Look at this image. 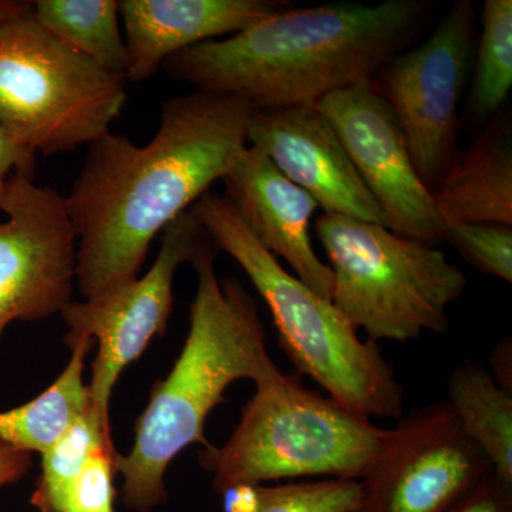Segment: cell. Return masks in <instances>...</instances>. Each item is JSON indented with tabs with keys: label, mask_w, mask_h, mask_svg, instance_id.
I'll use <instances>...</instances> for the list:
<instances>
[{
	"label": "cell",
	"mask_w": 512,
	"mask_h": 512,
	"mask_svg": "<svg viewBox=\"0 0 512 512\" xmlns=\"http://www.w3.org/2000/svg\"><path fill=\"white\" fill-rule=\"evenodd\" d=\"M247 137L248 146L261 150L326 214L384 225L379 205L318 106L252 110Z\"/></svg>",
	"instance_id": "cell-13"
},
{
	"label": "cell",
	"mask_w": 512,
	"mask_h": 512,
	"mask_svg": "<svg viewBox=\"0 0 512 512\" xmlns=\"http://www.w3.org/2000/svg\"><path fill=\"white\" fill-rule=\"evenodd\" d=\"M477 39L476 6L457 0L423 43L392 57L373 79L431 192L460 151L458 109L470 86Z\"/></svg>",
	"instance_id": "cell-8"
},
{
	"label": "cell",
	"mask_w": 512,
	"mask_h": 512,
	"mask_svg": "<svg viewBox=\"0 0 512 512\" xmlns=\"http://www.w3.org/2000/svg\"><path fill=\"white\" fill-rule=\"evenodd\" d=\"M192 210L215 247L238 262L271 309L279 343L299 375L366 419H402L404 387L377 343L360 339L332 301L289 274L252 237L224 195L205 192Z\"/></svg>",
	"instance_id": "cell-4"
},
{
	"label": "cell",
	"mask_w": 512,
	"mask_h": 512,
	"mask_svg": "<svg viewBox=\"0 0 512 512\" xmlns=\"http://www.w3.org/2000/svg\"><path fill=\"white\" fill-rule=\"evenodd\" d=\"M315 229L333 275L332 303L369 340L406 343L448 332L447 308L463 295L467 276L441 249L326 212Z\"/></svg>",
	"instance_id": "cell-6"
},
{
	"label": "cell",
	"mask_w": 512,
	"mask_h": 512,
	"mask_svg": "<svg viewBox=\"0 0 512 512\" xmlns=\"http://www.w3.org/2000/svg\"><path fill=\"white\" fill-rule=\"evenodd\" d=\"M316 106L379 205L384 227L434 247L444 241L446 225L433 192L421 181L403 128L373 79L329 94Z\"/></svg>",
	"instance_id": "cell-12"
},
{
	"label": "cell",
	"mask_w": 512,
	"mask_h": 512,
	"mask_svg": "<svg viewBox=\"0 0 512 512\" xmlns=\"http://www.w3.org/2000/svg\"><path fill=\"white\" fill-rule=\"evenodd\" d=\"M116 447L101 446L74 478L56 512H116Z\"/></svg>",
	"instance_id": "cell-24"
},
{
	"label": "cell",
	"mask_w": 512,
	"mask_h": 512,
	"mask_svg": "<svg viewBox=\"0 0 512 512\" xmlns=\"http://www.w3.org/2000/svg\"><path fill=\"white\" fill-rule=\"evenodd\" d=\"M467 111L480 123L504 106L512 87V2L485 0L481 13Z\"/></svg>",
	"instance_id": "cell-20"
},
{
	"label": "cell",
	"mask_w": 512,
	"mask_h": 512,
	"mask_svg": "<svg viewBox=\"0 0 512 512\" xmlns=\"http://www.w3.org/2000/svg\"><path fill=\"white\" fill-rule=\"evenodd\" d=\"M35 171L36 156L0 128V202L5 194L6 184L13 174L35 178Z\"/></svg>",
	"instance_id": "cell-26"
},
{
	"label": "cell",
	"mask_w": 512,
	"mask_h": 512,
	"mask_svg": "<svg viewBox=\"0 0 512 512\" xmlns=\"http://www.w3.org/2000/svg\"><path fill=\"white\" fill-rule=\"evenodd\" d=\"M224 497V512H353L362 508V483L330 478L309 483L242 485Z\"/></svg>",
	"instance_id": "cell-21"
},
{
	"label": "cell",
	"mask_w": 512,
	"mask_h": 512,
	"mask_svg": "<svg viewBox=\"0 0 512 512\" xmlns=\"http://www.w3.org/2000/svg\"><path fill=\"white\" fill-rule=\"evenodd\" d=\"M447 394L461 429L487 456L494 476L512 487V393L466 360L448 377Z\"/></svg>",
	"instance_id": "cell-18"
},
{
	"label": "cell",
	"mask_w": 512,
	"mask_h": 512,
	"mask_svg": "<svg viewBox=\"0 0 512 512\" xmlns=\"http://www.w3.org/2000/svg\"><path fill=\"white\" fill-rule=\"evenodd\" d=\"M424 0L286 8L242 32L188 47L161 70L195 90L231 94L254 110L316 106L375 79L430 19Z\"/></svg>",
	"instance_id": "cell-2"
},
{
	"label": "cell",
	"mask_w": 512,
	"mask_h": 512,
	"mask_svg": "<svg viewBox=\"0 0 512 512\" xmlns=\"http://www.w3.org/2000/svg\"><path fill=\"white\" fill-rule=\"evenodd\" d=\"M444 241L478 271L512 282V227L501 224L446 225Z\"/></svg>",
	"instance_id": "cell-23"
},
{
	"label": "cell",
	"mask_w": 512,
	"mask_h": 512,
	"mask_svg": "<svg viewBox=\"0 0 512 512\" xmlns=\"http://www.w3.org/2000/svg\"><path fill=\"white\" fill-rule=\"evenodd\" d=\"M101 446L114 447V443L110 427L101 423L92 406L42 454V471L30 504L39 512H56L67 487Z\"/></svg>",
	"instance_id": "cell-22"
},
{
	"label": "cell",
	"mask_w": 512,
	"mask_h": 512,
	"mask_svg": "<svg viewBox=\"0 0 512 512\" xmlns=\"http://www.w3.org/2000/svg\"><path fill=\"white\" fill-rule=\"evenodd\" d=\"M127 82H146L165 60L208 40L242 32L291 6L282 0H120Z\"/></svg>",
	"instance_id": "cell-15"
},
{
	"label": "cell",
	"mask_w": 512,
	"mask_h": 512,
	"mask_svg": "<svg viewBox=\"0 0 512 512\" xmlns=\"http://www.w3.org/2000/svg\"><path fill=\"white\" fill-rule=\"evenodd\" d=\"M217 251L205 232L190 261L197 274L190 333L173 369L151 392L133 448L116 458V473L123 476L121 501L128 510L150 512L167 503L165 471L191 444L211 446L205 421L227 402L229 384L251 379L256 386L281 373L266 348L254 298L237 279L218 278Z\"/></svg>",
	"instance_id": "cell-3"
},
{
	"label": "cell",
	"mask_w": 512,
	"mask_h": 512,
	"mask_svg": "<svg viewBox=\"0 0 512 512\" xmlns=\"http://www.w3.org/2000/svg\"><path fill=\"white\" fill-rule=\"evenodd\" d=\"M126 84L43 28L32 8L0 25V128L33 156L70 153L110 133Z\"/></svg>",
	"instance_id": "cell-7"
},
{
	"label": "cell",
	"mask_w": 512,
	"mask_h": 512,
	"mask_svg": "<svg viewBox=\"0 0 512 512\" xmlns=\"http://www.w3.org/2000/svg\"><path fill=\"white\" fill-rule=\"evenodd\" d=\"M491 372L495 382L512 393V346L511 339L501 340L490 357Z\"/></svg>",
	"instance_id": "cell-28"
},
{
	"label": "cell",
	"mask_w": 512,
	"mask_h": 512,
	"mask_svg": "<svg viewBox=\"0 0 512 512\" xmlns=\"http://www.w3.org/2000/svg\"><path fill=\"white\" fill-rule=\"evenodd\" d=\"M353 512H363V511H362V508H360V510L353 511Z\"/></svg>",
	"instance_id": "cell-30"
},
{
	"label": "cell",
	"mask_w": 512,
	"mask_h": 512,
	"mask_svg": "<svg viewBox=\"0 0 512 512\" xmlns=\"http://www.w3.org/2000/svg\"><path fill=\"white\" fill-rule=\"evenodd\" d=\"M390 437L392 430L281 372L256 384L227 443L211 444L198 460L220 495L285 478L362 481Z\"/></svg>",
	"instance_id": "cell-5"
},
{
	"label": "cell",
	"mask_w": 512,
	"mask_h": 512,
	"mask_svg": "<svg viewBox=\"0 0 512 512\" xmlns=\"http://www.w3.org/2000/svg\"><path fill=\"white\" fill-rule=\"evenodd\" d=\"M33 466V454L0 441V490L18 483Z\"/></svg>",
	"instance_id": "cell-27"
},
{
	"label": "cell",
	"mask_w": 512,
	"mask_h": 512,
	"mask_svg": "<svg viewBox=\"0 0 512 512\" xmlns=\"http://www.w3.org/2000/svg\"><path fill=\"white\" fill-rule=\"evenodd\" d=\"M93 340L82 338L70 346L72 357L52 386L22 406L0 413V441L45 454L60 437L92 409L89 384L83 373Z\"/></svg>",
	"instance_id": "cell-17"
},
{
	"label": "cell",
	"mask_w": 512,
	"mask_h": 512,
	"mask_svg": "<svg viewBox=\"0 0 512 512\" xmlns=\"http://www.w3.org/2000/svg\"><path fill=\"white\" fill-rule=\"evenodd\" d=\"M32 8V2H19V0H0V25L6 20L22 15Z\"/></svg>",
	"instance_id": "cell-29"
},
{
	"label": "cell",
	"mask_w": 512,
	"mask_h": 512,
	"mask_svg": "<svg viewBox=\"0 0 512 512\" xmlns=\"http://www.w3.org/2000/svg\"><path fill=\"white\" fill-rule=\"evenodd\" d=\"M252 110L237 96L194 90L165 101L144 146L111 131L90 144L64 195L84 299L138 278L151 242L247 150Z\"/></svg>",
	"instance_id": "cell-1"
},
{
	"label": "cell",
	"mask_w": 512,
	"mask_h": 512,
	"mask_svg": "<svg viewBox=\"0 0 512 512\" xmlns=\"http://www.w3.org/2000/svg\"><path fill=\"white\" fill-rule=\"evenodd\" d=\"M0 211V339L10 323L52 318L73 301L77 239L64 195L13 174Z\"/></svg>",
	"instance_id": "cell-11"
},
{
	"label": "cell",
	"mask_w": 512,
	"mask_h": 512,
	"mask_svg": "<svg viewBox=\"0 0 512 512\" xmlns=\"http://www.w3.org/2000/svg\"><path fill=\"white\" fill-rule=\"evenodd\" d=\"M447 512H512V487L494 474Z\"/></svg>",
	"instance_id": "cell-25"
},
{
	"label": "cell",
	"mask_w": 512,
	"mask_h": 512,
	"mask_svg": "<svg viewBox=\"0 0 512 512\" xmlns=\"http://www.w3.org/2000/svg\"><path fill=\"white\" fill-rule=\"evenodd\" d=\"M33 18L67 45L111 73L126 77V40L119 0H36Z\"/></svg>",
	"instance_id": "cell-19"
},
{
	"label": "cell",
	"mask_w": 512,
	"mask_h": 512,
	"mask_svg": "<svg viewBox=\"0 0 512 512\" xmlns=\"http://www.w3.org/2000/svg\"><path fill=\"white\" fill-rule=\"evenodd\" d=\"M433 195L444 225L512 227L511 121H493L466 150L458 151Z\"/></svg>",
	"instance_id": "cell-16"
},
{
	"label": "cell",
	"mask_w": 512,
	"mask_h": 512,
	"mask_svg": "<svg viewBox=\"0 0 512 512\" xmlns=\"http://www.w3.org/2000/svg\"><path fill=\"white\" fill-rule=\"evenodd\" d=\"M225 194L252 237L320 298L332 301L333 275L313 249L311 222L318 202L286 178L256 147L248 146L225 175Z\"/></svg>",
	"instance_id": "cell-14"
},
{
	"label": "cell",
	"mask_w": 512,
	"mask_h": 512,
	"mask_svg": "<svg viewBox=\"0 0 512 512\" xmlns=\"http://www.w3.org/2000/svg\"><path fill=\"white\" fill-rule=\"evenodd\" d=\"M204 237L191 207L163 232V245L146 275L83 302L72 301L60 313L67 325L64 343L69 348L82 338L99 342L89 390L94 413L104 426L110 427L111 393L121 373L167 330L175 274L191 261Z\"/></svg>",
	"instance_id": "cell-9"
},
{
	"label": "cell",
	"mask_w": 512,
	"mask_h": 512,
	"mask_svg": "<svg viewBox=\"0 0 512 512\" xmlns=\"http://www.w3.org/2000/svg\"><path fill=\"white\" fill-rule=\"evenodd\" d=\"M494 474L447 402L403 416L363 478V512H447Z\"/></svg>",
	"instance_id": "cell-10"
}]
</instances>
